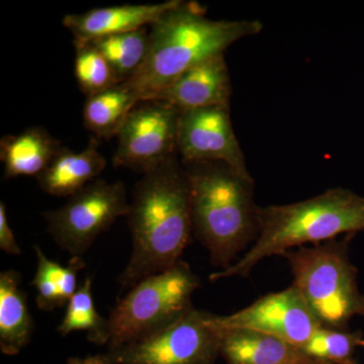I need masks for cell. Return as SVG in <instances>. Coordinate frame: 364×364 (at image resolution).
<instances>
[{
	"mask_svg": "<svg viewBox=\"0 0 364 364\" xmlns=\"http://www.w3.org/2000/svg\"><path fill=\"white\" fill-rule=\"evenodd\" d=\"M62 336L72 332L87 333V339L97 345H107L109 340V321L95 309L92 296V279L86 277L77 291L67 304L65 316L58 327Z\"/></svg>",
	"mask_w": 364,
	"mask_h": 364,
	"instance_id": "21",
	"label": "cell"
},
{
	"mask_svg": "<svg viewBox=\"0 0 364 364\" xmlns=\"http://www.w3.org/2000/svg\"><path fill=\"white\" fill-rule=\"evenodd\" d=\"M149 28L147 57L126 81L140 102L156 97L196 64L224 54L239 40L257 35L263 26L257 20H210L202 4L178 0Z\"/></svg>",
	"mask_w": 364,
	"mask_h": 364,
	"instance_id": "2",
	"label": "cell"
},
{
	"mask_svg": "<svg viewBox=\"0 0 364 364\" xmlns=\"http://www.w3.org/2000/svg\"><path fill=\"white\" fill-rule=\"evenodd\" d=\"M364 347L360 332L318 328L301 350L309 355L334 364H358L353 360L354 351Z\"/></svg>",
	"mask_w": 364,
	"mask_h": 364,
	"instance_id": "23",
	"label": "cell"
},
{
	"mask_svg": "<svg viewBox=\"0 0 364 364\" xmlns=\"http://www.w3.org/2000/svg\"><path fill=\"white\" fill-rule=\"evenodd\" d=\"M130 210L126 186L122 181L97 179L70 196L68 202L44 214L48 233L60 248L80 256L100 234L109 230Z\"/></svg>",
	"mask_w": 364,
	"mask_h": 364,
	"instance_id": "7",
	"label": "cell"
},
{
	"mask_svg": "<svg viewBox=\"0 0 364 364\" xmlns=\"http://www.w3.org/2000/svg\"><path fill=\"white\" fill-rule=\"evenodd\" d=\"M75 77L79 88L86 97L98 95L119 85L114 69L97 48L88 42H76Z\"/></svg>",
	"mask_w": 364,
	"mask_h": 364,
	"instance_id": "22",
	"label": "cell"
},
{
	"mask_svg": "<svg viewBox=\"0 0 364 364\" xmlns=\"http://www.w3.org/2000/svg\"><path fill=\"white\" fill-rule=\"evenodd\" d=\"M90 44L104 55L119 82L130 80L143 65L149 47L147 28L134 32L117 33L90 41Z\"/></svg>",
	"mask_w": 364,
	"mask_h": 364,
	"instance_id": "20",
	"label": "cell"
},
{
	"mask_svg": "<svg viewBox=\"0 0 364 364\" xmlns=\"http://www.w3.org/2000/svg\"><path fill=\"white\" fill-rule=\"evenodd\" d=\"M217 332L221 338L220 355L227 364H334L268 335L245 330Z\"/></svg>",
	"mask_w": 364,
	"mask_h": 364,
	"instance_id": "14",
	"label": "cell"
},
{
	"mask_svg": "<svg viewBox=\"0 0 364 364\" xmlns=\"http://www.w3.org/2000/svg\"><path fill=\"white\" fill-rule=\"evenodd\" d=\"M97 139L81 152H73L63 147L51 164L37 177L44 193L58 198H70L87 186L104 171L107 160L98 151Z\"/></svg>",
	"mask_w": 364,
	"mask_h": 364,
	"instance_id": "15",
	"label": "cell"
},
{
	"mask_svg": "<svg viewBox=\"0 0 364 364\" xmlns=\"http://www.w3.org/2000/svg\"><path fill=\"white\" fill-rule=\"evenodd\" d=\"M20 284L16 270L0 273V349L6 355L20 353L32 336L33 318Z\"/></svg>",
	"mask_w": 364,
	"mask_h": 364,
	"instance_id": "17",
	"label": "cell"
},
{
	"mask_svg": "<svg viewBox=\"0 0 364 364\" xmlns=\"http://www.w3.org/2000/svg\"><path fill=\"white\" fill-rule=\"evenodd\" d=\"M200 286V279L182 260L139 282L107 318L109 349L149 338L181 320L193 310L191 298Z\"/></svg>",
	"mask_w": 364,
	"mask_h": 364,
	"instance_id": "6",
	"label": "cell"
},
{
	"mask_svg": "<svg viewBox=\"0 0 364 364\" xmlns=\"http://www.w3.org/2000/svg\"><path fill=\"white\" fill-rule=\"evenodd\" d=\"M139 102L140 98L128 82L119 83L86 97L83 109L85 127L98 139L114 138Z\"/></svg>",
	"mask_w": 364,
	"mask_h": 364,
	"instance_id": "19",
	"label": "cell"
},
{
	"mask_svg": "<svg viewBox=\"0 0 364 364\" xmlns=\"http://www.w3.org/2000/svg\"><path fill=\"white\" fill-rule=\"evenodd\" d=\"M183 164V163H182ZM191 188L193 233L222 270L257 238V205L252 177L241 176L222 162L183 164Z\"/></svg>",
	"mask_w": 364,
	"mask_h": 364,
	"instance_id": "4",
	"label": "cell"
},
{
	"mask_svg": "<svg viewBox=\"0 0 364 364\" xmlns=\"http://www.w3.org/2000/svg\"><path fill=\"white\" fill-rule=\"evenodd\" d=\"M179 117L181 112L164 100L139 102L117 134L114 167L145 174L177 156Z\"/></svg>",
	"mask_w": 364,
	"mask_h": 364,
	"instance_id": "9",
	"label": "cell"
},
{
	"mask_svg": "<svg viewBox=\"0 0 364 364\" xmlns=\"http://www.w3.org/2000/svg\"><path fill=\"white\" fill-rule=\"evenodd\" d=\"M132 254L119 279L123 289L181 261L193 232L188 174L177 156L136 184L128 215Z\"/></svg>",
	"mask_w": 364,
	"mask_h": 364,
	"instance_id": "1",
	"label": "cell"
},
{
	"mask_svg": "<svg viewBox=\"0 0 364 364\" xmlns=\"http://www.w3.org/2000/svg\"><path fill=\"white\" fill-rule=\"evenodd\" d=\"M257 221L255 243L231 267L210 274V282L247 277L265 258L364 232V198L346 188L328 189L303 202L257 207Z\"/></svg>",
	"mask_w": 364,
	"mask_h": 364,
	"instance_id": "3",
	"label": "cell"
},
{
	"mask_svg": "<svg viewBox=\"0 0 364 364\" xmlns=\"http://www.w3.org/2000/svg\"><path fill=\"white\" fill-rule=\"evenodd\" d=\"M354 235L284 253L298 289L321 326L347 330L354 316H364V296L359 293L358 269L348 256Z\"/></svg>",
	"mask_w": 364,
	"mask_h": 364,
	"instance_id": "5",
	"label": "cell"
},
{
	"mask_svg": "<svg viewBox=\"0 0 364 364\" xmlns=\"http://www.w3.org/2000/svg\"><path fill=\"white\" fill-rule=\"evenodd\" d=\"M62 148L59 140L40 127L26 129L18 135L2 136L0 160L4 163V178H37L49 167Z\"/></svg>",
	"mask_w": 364,
	"mask_h": 364,
	"instance_id": "16",
	"label": "cell"
},
{
	"mask_svg": "<svg viewBox=\"0 0 364 364\" xmlns=\"http://www.w3.org/2000/svg\"><path fill=\"white\" fill-rule=\"evenodd\" d=\"M177 1L168 0L162 4L100 7L82 14H67L62 23L70 31L74 41L90 42L107 36L148 28L176 6Z\"/></svg>",
	"mask_w": 364,
	"mask_h": 364,
	"instance_id": "13",
	"label": "cell"
},
{
	"mask_svg": "<svg viewBox=\"0 0 364 364\" xmlns=\"http://www.w3.org/2000/svg\"><path fill=\"white\" fill-rule=\"evenodd\" d=\"M0 248L11 255H21V249L16 243V237L7 220L6 207L0 203Z\"/></svg>",
	"mask_w": 364,
	"mask_h": 364,
	"instance_id": "24",
	"label": "cell"
},
{
	"mask_svg": "<svg viewBox=\"0 0 364 364\" xmlns=\"http://www.w3.org/2000/svg\"><path fill=\"white\" fill-rule=\"evenodd\" d=\"M177 151L181 163L222 162L251 177L230 117V107H213L181 112Z\"/></svg>",
	"mask_w": 364,
	"mask_h": 364,
	"instance_id": "11",
	"label": "cell"
},
{
	"mask_svg": "<svg viewBox=\"0 0 364 364\" xmlns=\"http://www.w3.org/2000/svg\"><path fill=\"white\" fill-rule=\"evenodd\" d=\"M67 364H111L105 354L90 355L86 358H71L67 361Z\"/></svg>",
	"mask_w": 364,
	"mask_h": 364,
	"instance_id": "25",
	"label": "cell"
},
{
	"mask_svg": "<svg viewBox=\"0 0 364 364\" xmlns=\"http://www.w3.org/2000/svg\"><path fill=\"white\" fill-rule=\"evenodd\" d=\"M37 257V272L32 282L37 291L36 303L42 311L51 312L69 303L77 291V275L85 267L80 256H74L62 267L46 256L40 246H33Z\"/></svg>",
	"mask_w": 364,
	"mask_h": 364,
	"instance_id": "18",
	"label": "cell"
},
{
	"mask_svg": "<svg viewBox=\"0 0 364 364\" xmlns=\"http://www.w3.org/2000/svg\"><path fill=\"white\" fill-rule=\"evenodd\" d=\"M207 322L215 331L257 332L301 349L314 333L322 327L294 286L268 294L232 315L217 316L208 313Z\"/></svg>",
	"mask_w": 364,
	"mask_h": 364,
	"instance_id": "10",
	"label": "cell"
},
{
	"mask_svg": "<svg viewBox=\"0 0 364 364\" xmlns=\"http://www.w3.org/2000/svg\"><path fill=\"white\" fill-rule=\"evenodd\" d=\"M208 315L193 308L163 331L105 355L111 364H215L221 338L208 326Z\"/></svg>",
	"mask_w": 364,
	"mask_h": 364,
	"instance_id": "8",
	"label": "cell"
},
{
	"mask_svg": "<svg viewBox=\"0 0 364 364\" xmlns=\"http://www.w3.org/2000/svg\"><path fill=\"white\" fill-rule=\"evenodd\" d=\"M232 83L225 55H217L182 73L152 100H164L179 112L230 107Z\"/></svg>",
	"mask_w": 364,
	"mask_h": 364,
	"instance_id": "12",
	"label": "cell"
}]
</instances>
